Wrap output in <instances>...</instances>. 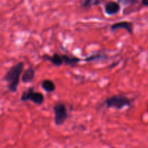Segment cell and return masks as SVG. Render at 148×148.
<instances>
[{"label":"cell","instance_id":"1","mask_svg":"<svg viewBox=\"0 0 148 148\" xmlns=\"http://www.w3.org/2000/svg\"><path fill=\"white\" fill-rule=\"evenodd\" d=\"M24 63L19 62L11 67L5 74L4 79L8 83V89L11 92H16L18 91L20 79L23 71Z\"/></svg>","mask_w":148,"mask_h":148},{"label":"cell","instance_id":"2","mask_svg":"<svg viewBox=\"0 0 148 148\" xmlns=\"http://www.w3.org/2000/svg\"><path fill=\"white\" fill-rule=\"evenodd\" d=\"M104 104L108 108L122 110L123 108L129 107L132 105V99L124 95H116L107 98Z\"/></svg>","mask_w":148,"mask_h":148},{"label":"cell","instance_id":"3","mask_svg":"<svg viewBox=\"0 0 148 148\" xmlns=\"http://www.w3.org/2000/svg\"><path fill=\"white\" fill-rule=\"evenodd\" d=\"M21 100L22 102L31 101L36 105H39L45 102V96L41 92H35L34 86H31L23 92L21 97Z\"/></svg>","mask_w":148,"mask_h":148},{"label":"cell","instance_id":"4","mask_svg":"<svg viewBox=\"0 0 148 148\" xmlns=\"http://www.w3.org/2000/svg\"><path fill=\"white\" fill-rule=\"evenodd\" d=\"M55 114V123L56 126H60L64 124L68 119V113L67 107L63 102H58L53 108Z\"/></svg>","mask_w":148,"mask_h":148},{"label":"cell","instance_id":"5","mask_svg":"<svg viewBox=\"0 0 148 148\" xmlns=\"http://www.w3.org/2000/svg\"><path fill=\"white\" fill-rule=\"evenodd\" d=\"M119 29H124L129 34H132L134 32L133 23L129 22V21H121V22H118L113 24L110 27V30L113 32H115Z\"/></svg>","mask_w":148,"mask_h":148},{"label":"cell","instance_id":"6","mask_svg":"<svg viewBox=\"0 0 148 148\" xmlns=\"http://www.w3.org/2000/svg\"><path fill=\"white\" fill-rule=\"evenodd\" d=\"M42 58L45 60L49 61L55 66L60 67L63 65V59H62V55H59L58 53H54L52 55H43Z\"/></svg>","mask_w":148,"mask_h":148},{"label":"cell","instance_id":"7","mask_svg":"<svg viewBox=\"0 0 148 148\" xmlns=\"http://www.w3.org/2000/svg\"><path fill=\"white\" fill-rule=\"evenodd\" d=\"M120 5L115 2H110L105 7V12L108 15H113L120 11Z\"/></svg>","mask_w":148,"mask_h":148},{"label":"cell","instance_id":"8","mask_svg":"<svg viewBox=\"0 0 148 148\" xmlns=\"http://www.w3.org/2000/svg\"><path fill=\"white\" fill-rule=\"evenodd\" d=\"M35 77V71L32 67H30L25 70L22 75V82L23 83H30L34 80Z\"/></svg>","mask_w":148,"mask_h":148},{"label":"cell","instance_id":"9","mask_svg":"<svg viewBox=\"0 0 148 148\" xmlns=\"http://www.w3.org/2000/svg\"><path fill=\"white\" fill-rule=\"evenodd\" d=\"M62 59H63V64L68 65L70 67H75L82 60L76 57H71L66 55H62Z\"/></svg>","mask_w":148,"mask_h":148},{"label":"cell","instance_id":"10","mask_svg":"<svg viewBox=\"0 0 148 148\" xmlns=\"http://www.w3.org/2000/svg\"><path fill=\"white\" fill-rule=\"evenodd\" d=\"M42 89L45 92H48V93L55 92V89H56V86H55V83L52 80H49V79H45V80H44L42 83Z\"/></svg>","mask_w":148,"mask_h":148},{"label":"cell","instance_id":"11","mask_svg":"<svg viewBox=\"0 0 148 148\" xmlns=\"http://www.w3.org/2000/svg\"><path fill=\"white\" fill-rule=\"evenodd\" d=\"M107 58H108V55H105V54H95V55H92L90 56L87 57L86 58H85L84 61L89 62L96 60H104L107 59Z\"/></svg>","mask_w":148,"mask_h":148},{"label":"cell","instance_id":"12","mask_svg":"<svg viewBox=\"0 0 148 148\" xmlns=\"http://www.w3.org/2000/svg\"><path fill=\"white\" fill-rule=\"evenodd\" d=\"M97 4H99L98 0H86L82 4V7L83 8H90V7L93 6V5H96Z\"/></svg>","mask_w":148,"mask_h":148},{"label":"cell","instance_id":"13","mask_svg":"<svg viewBox=\"0 0 148 148\" xmlns=\"http://www.w3.org/2000/svg\"><path fill=\"white\" fill-rule=\"evenodd\" d=\"M136 1V0H119V2L123 5H132V4L134 3Z\"/></svg>","mask_w":148,"mask_h":148},{"label":"cell","instance_id":"14","mask_svg":"<svg viewBox=\"0 0 148 148\" xmlns=\"http://www.w3.org/2000/svg\"><path fill=\"white\" fill-rule=\"evenodd\" d=\"M142 3L145 6L148 7V0H142Z\"/></svg>","mask_w":148,"mask_h":148}]
</instances>
